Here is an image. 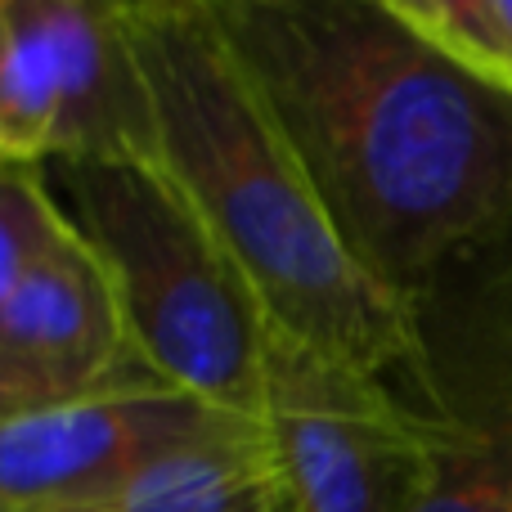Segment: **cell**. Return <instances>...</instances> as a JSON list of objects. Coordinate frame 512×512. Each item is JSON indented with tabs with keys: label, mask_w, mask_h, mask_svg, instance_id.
Here are the masks:
<instances>
[{
	"label": "cell",
	"mask_w": 512,
	"mask_h": 512,
	"mask_svg": "<svg viewBox=\"0 0 512 512\" xmlns=\"http://www.w3.org/2000/svg\"><path fill=\"white\" fill-rule=\"evenodd\" d=\"M63 140L54 0H0V162L45 167Z\"/></svg>",
	"instance_id": "8"
},
{
	"label": "cell",
	"mask_w": 512,
	"mask_h": 512,
	"mask_svg": "<svg viewBox=\"0 0 512 512\" xmlns=\"http://www.w3.org/2000/svg\"><path fill=\"white\" fill-rule=\"evenodd\" d=\"M0 346L63 400L153 382L131 351L113 279L81 234L0 306Z\"/></svg>",
	"instance_id": "6"
},
{
	"label": "cell",
	"mask_w": 512,
	"mask_h": 512,
	"mask_svg": "<svg viewBox=\"0 0 512 512\" xmlns=\"http://www.w3.org/2000/svg\"><path fill=\"white\" fill-rule=\"evenodd\" d=\"M72 230L104 261L153 382L261 423L274 328L252 283L153 158L45 162Z\"/></svg>",
	"instance_id": "3"
},
{
	"label": "cell",
	"mask_w": 512,
	"mask_h": 512,
	"mask_svg": "<svg viewBox=\"0 0 512 512\" xmlns=\"http://www.w3.org/2000/svg\"><path fill=\"white\" fill-rule=\"evenodd\" d=\"M122 5L149 104V158L243 270L274 337L369 378H427L423 310L346 248L212 0Z\"/></svg>",
	"instance_id": "2"
},
{
	"label": "cell",
	"mask_w": 512,
	"mask_h": 512,
	"mask_svg": "<svg viewBox=\"0 0 512 512\" xmlns=\"http://www.w3.org/2000/svg\"><path fill=\"white\" fill-rule=\"evenodd\" d=\"M54 400H63L59 391H50L32 369H27V364H18L14 355L0 346V423L27 414V409L54 405Z\"/></svg>",
	"instance_id": "12"
},
{
	"label": "cell",
	"mask_w": 512,
	"mask_h": 512,
	"mask_svg": "<svg viewBox=\"0 0 512 512\" xmlns=\"http://www.w3.org/2000/svg\"><path fill=\"white\" fill-rule=\"evenodd\" d=\"M221 423L230 414L158 382L27 409L0 423V512H81L162 450Z\"/></svg>",
	"instance_id": "5"
},
{
	"label": "cell",
	"mask_w": 512,
	"mask_h": 512,
	"mask_svg": "<svg viewBox=\"0 0 512 512\" xmlns=\"http://www.w3.org/2000/svg\"><path fill=\"white\" fill-rule=\"evenodd\" d=\"M499 382V400L459 409L436 400L454 423L436 481L414 512H512V369Z\"/></svg>",
	"instance_id": "9"
},
{
	"label": "cell",
	"mask_w": 512,
	"mask_h": 512,
	"mask_svg": "<svg viewBox=\"0 0 512 512\" xmlns=\"http://www.w3.org/2000/svg\"><path fill=\"white\" fill-rule=\"evenodd\" d=\"M409 27L512 99V0H391Z\"/></svg>",
	"instance_id": "11"
},
{
	"label": "cell",
	"mask_w": 512,
	"mask_h": 512,
	"mask_svg": "<svg viewBox=\"0 0 512 512\" xmlns=\"http://www.w3.org/2000/svg\"><path fill=\"white\" fill-rule=\"evenodd\" d=\"M72 221L63 216L45 167L0 162V306L18 292V283L45 265L72 239Z\"/></svg>",
	"instance_id": "10"
},
{
	"label": "cell",
	"mask_w": 512,
	"mask_h": 512,
	"mask_svg": "<svg viewBox=\"0 0 512 512\" xmlns=\"http://www.w3.org/2000/svg\"><path fill=\"white\" fill-rule=\"evenodd\" d=\"M81 512H279V468L261 423H230L171 445Z\"/></svg>",
	"instance_id": "7"
},
{
	"label": "cell",
	"mask_w": 512,
	"mask_h": 512,
	"mask_svg": "<svg viewBox=\"0 0 512 512\" xmlns=\"http://www.w3.org/2000/svg\"><path fill=\"white\" fill-rule=\"evenodd\" d=\"M261 427L279 468V512H414L454 436L445 409H414L387 378L279 337Z\"/></svg>",
	"instance_id": "4"
},
{
	"label": "cell",
	"mask_w": 512,
	"mask_h": 512,
	"mask_svg": "<svg viewBox=\"0 0 512 512\" xmlns=\"http://www.w3.org/2000/svg\"><path fill=\"white\" fill-rule=\"evenodd\" d=\"M355 261L423 310L512 230V99L391 0H212Z\"/></svg>",
	"instance_id": "1"
}]
</instances>
